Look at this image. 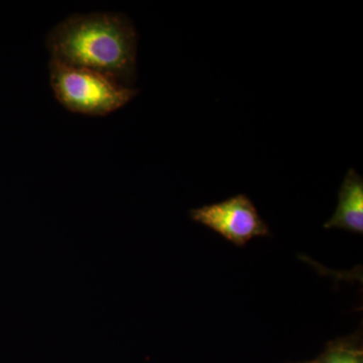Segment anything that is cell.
I'll return each instance as SVG.
<instances>
[{
  "label": "cell",
  "mask_w": 363,
  "mask_h": 363,
  "mask_svg": "<svg viewBox=\"0 0 363 363\" xmlns=\"http://www.w3.org/2000/svg\"><path fill=\"white\" fill-rule=\"evenodd\" d=\"M190 217L236 247H243L255 238L269 234V226L259 216L252 200L243 194L192 209Z\"/></svg>",
  "instance_id": "3"
},
{
  "label": "cell",
  "mask_w": 363,
  "mask_h": 363,
  "mask_svg": "<svg viewBox=\"0 0 363 363\" xmlns=\"http://www.w3.org/2000/svg\"><path fill=\"white\" fill-rule=\"evenodd\" d=\"M50 84L57 101L67 111L105 116L130 104L138 91L98 72L50 60Z\"/></svg>",
  "instance_id": "2"
},
{
  "label": "cell",
  "mask_w": 363,
  "mask_h": 363,
  "mask_svg": "<svg viewBox=\"0 0 363 363\" xmlns=\"http://www.w3.org/2000/svg\"><path fill=\"white\" fill-rule=\"evenodd\" d=\"M337 209L324 227L363 233V180L353 169L348 171L339 191Z\"/></svg>",
  "instance_id": "4"
},
{
  "label": "cell",
  "mask_w": 363,
  "mask_h": 363,
  "mask_svg": "<svg viewBox=\"0 0 363 363\" xmlns=\"http://www.w3.org/2000/svg\"><path fill=\"white\" fill-rule=\"evenodd\" d=\"M311 363H363V353L350 341H336Z\"/></svg>",
  "instance_id": "5"
},
{
  "label": "cell",
  "mask_w": 363,
  "mask_h": 363,
  "mask_svg": "<svg viewBox=\"0 0 363 363\" xmlns=\"http://www.w3.org/2000/svg\"><path fill=\"white\" fill-rule=\"evenodd\" d=\"M52 61L88 69L130 87L136 72L138 35L123 13L73 14L50 32Z\"/></svg>",
  "instance_id": "1"
},
{
  "label": "cell",
  "mask_w": 363,
  "mask_h": 363,
  "mask_svg": "<svg viewBox=\"0 0 363 363\" xmlns=\"http://www.w3.org/2000/svg\"><path fill=\"white\" fill-rule=\"evenodd\" d=\"M305 363H311V362H305Z\"/></svg>",
  "instance_id": "6"
}]
</instances>
